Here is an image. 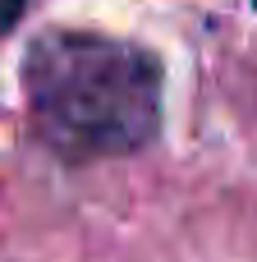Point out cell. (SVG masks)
<instances>
[{
  "label": "cell",
  "mask_w": 257,
  "mask_h": 262,
  "mask_svg": "<svg viewBox=\"0 0 257 262\" xmlns=\"http://www.w3.org/2000/svg\"><path fill=\"white\" fill-rule=\"evenodd\" d=\"M41 143L64 161L129 157L161 124V60L101 32H46L23 60Z\"/></svg>",
  "instance_id": "1"
},
{
  "label": "cell",
  "mask_w": 257,
  "mask_h": 262,
  "mask_svg": "<svg viewBox=\"0 0 257 262\" xmlns=\"http://www.w3.org/2000/svg\"><path fill=\"white\" fill-rule=\"evenodd\" d=\"M18 14H23V0H0V32H9Z\"/></svg>",
  "instance_id": "2"
},
{
  "label": "cell",
  "mask_w": 257,
  "mask_h": 262,
  "mask_svg": "<svg viewBox=\"0 0 257 262\" xmlns=\"http://www.w3.org/2000/svg\"><path fill=\"white\" fill-rule=\"evenodd\" d=\"M253 5H257V0H253Z\"/></svg>",
  "instance_id": "3"
}]
</instances>
